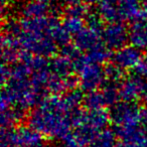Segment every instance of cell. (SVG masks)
Returning a JSON list of instances; mask_svg holds the SVG:
<instances>
[{
    "mask_svg": "<svg viewBox=\"0 0 147 147\" xmlns=\"http://www.w3.org/2000/svg\"><path fill=\"white\" fill-rule=\"evenodd\" d=\"M21 117H22V113L15 110V109H2L1 110V128H2V131L14 128L15 124H17V122L20 120Z\"/></svg>",
    "mask_w": 147,
    "mask_h": 147,
    "instance_id": "obj_17",
    "label": "cell"
},
{
    "mask_svg": "<svg viewBox=\"0 0 147 147\" xmlns=\"http://www.w3.org/2000/svg\"><path fill=\"white\" fill-rule=\"evenodd\" d=\"M1 110L12 108L23 114L34 108L45 95L32 77V71L26 59L5 65L1 67Z\"/></svg>",
    "mask_w": 147,
    "mask_h": 147,
    "instance_id": "obj_3",
    "label": "cell"
},
{
    "mask_svg": "<svg viewBox=\"0 0 147 147\" xmlns=\"http://www.w3.org/2000/svg\"><path fill=\"white\" fill-rule=\"evenodd\" d=\"M103 27L97 18H90L87 25L73 38L74 47L78 51L88 55L105 47L103 41Z\"/></svg>",
    "mask_w": 147,
    "mask_h": 147,
    "instance_id": "obj_9",
    "label": "cell"
},
{
    "mask_svg": "<svg viewBox=\"0 0 147 147\" xmlns=\"http://www.w3.org/2000/svg\"><path fill=\"white\" fill-rule=\"evenodd\" d=\"M134 74L144 80H147V55H142L140 61L134 69Z\"/></svg>",
    "mask_w": 147,
    "mask_h": 147,
    "instance_id": "obj_19",
    "label": "cell"
},
{
    "mask_svg": "<svg viewBox=\"0 0 147 147\" xmlns=\"http://www.w3.org/2000/svg\"><path fill=\"white\" fill-rule=\"evenodd\" d=\"M146 147H147V145H146Z\"/></svg>",
    "mask_w": 147,
    "mask_h": 147,
    "instance_id": "obj_24",
    "label": "cell"
},
{
    "mask_svg": "<svg viewBox=\"0 0 147 147\" xmlns=\"http://www.w3.org/2000/svg\"><path fill=\"white\" fill-rule=\"evenodd\" d=\"M103 41L108 49L115 51L125 47L128 41V28L124 26L122 22L108 23L103 27Z\"/></svg>",
    "mask_w": 147,
    "mask_h": 147,
    "instance_id": "obj_12",
    "label": "cell"
},
{
    "mask_svg": "<svg viewBox=\"0 0 147 147\" xmlns=\"http://www.w3.org/2000/svg\"><path fill=\"white\" fill-rule=\"evenodd\" d=\"M116 147H134V146H132V145H130V144H127V143L121 142V143H119V144H117Z\"/></svg>",
    "mask_w": 147,
    "mask_h": 147,
    "instance_id": "obj_21",
    "label": "cell"
},
{
    "mask_svg": "<svg viewBox=\"0 0 147 147\" xmlns=\"http://www.w3.org/2000/svg\"><path fill=\"white\" fill-rule=\"evenodd\" d=\"M140 0H102L98 5V14L108 23L134 21L141 16Z\"/></svg>",
    "mask_w": 147,
    "mask_h": 147,
    "instance_id": "obj_6",
    "label": "cell"
},
{
    "mask_svg": "<svg viewBox=\"0 0 147 147\" xmlns=\"http://www.w3.org/2000/svg\"><path fill=\"white\" fill-rule=\"evenodd\" d=\"M141 5H142V13L141 16L147 17V0H140Z\"/></svg>",
    "mask_w": 147,
    "mask_h": 147,
    "instance_id": "obj_20",
    "label": "cell"
},
{
    "mask_svg": "<svg viewBox=\"0 0 147 147\" xmlns=\"http://www.w3.org/2000/svg\"><path fill=\"white\" fill-rule=\"evenodd\" d=\"M76 73L81 89L88 93L101 89L107 82V69L102 63H96L86 55L79 57Z\"/></svg>",
    "mask_w": 147,
    "mask_h": 147,
    "instance_id": "obj_7",
    "label": "cell"
},
{
    "mask_svg": "<svg viewBox=\"0 0 147 147\" xmlns=\"http://www.w3.org/2000/svg\"><path fill=\"white\" fill-rule=\"evenodd\" d=\"M1 147H5V146H1Z\"/></svg>",
    "mask_w": 147,
    "mask_h": 147,
    "instance_id": "obj_23",
    "label": "cell"
},
{
    "mask_svg": "<svg viewBox=\"0 0 147 147\" xmlns=\"http://www.w3.org/2000/svg\"><path fill=\"white\" fill-rule=\"evenodd\" d=\"M111 115L106 109L81 110L75 120L74 133L90 146L93 138L99 132L108 128Z\"/></svg>",
    "mask_w": 147,
    "mask_h": 147,
    "instance_id": "obj_5",
    "label": "cell"
},
{
    "mask_svg": "<svg viewBox=\"0 0 147 147\" xmlns=\"http://www.w3.org/2000/svg\"><path fill=\"white\" fill-rule=\"evenodd\" d=\"M81 92L69 90L61 94L49 95L31 110L29 126L43 137L63 141L74 130V124L81 112Z\"/></svg>",
    "mask_w": 147,
    "mask_h": 147,
    "instance_id": "obj_2",
    "label": "cell"
},
{
    "mask_svg": "<svg viewBox=\"0 0 147 147\" xmlns=\"http://www.w3.org/2000/svg\"><path fill=\"white\" fill-rule=\"evenodd\" d=\"M21 17L41 18L53 15V5L49 0H27L20 9Z\"/></svg>",
    "mask_w": 147,
    "mask_h": 147,
    "instance_id": "obj_14",
    "label": "cell"
},
{
    "mask_svg": "<svg viewBox=\"0 0 147 147\" xmlns=\"http://www.w3.org/2000/svg\"><path fill=\"white\" fill-rule=\"evenodd\" d=\"M115 133L122 142L134 147L147 145V112L138 104L121 102L111 113Z\"/></svg>",
    "mask_w": 147,
    "mask_h": 147,
    "instance_id": "obj_4",
    "label": "cell"
},
{
    "mask_svg": "<svg viewBox=\"0 0 147 147\" xmlns=\"http://www.w3.org/2000/svg\"><path fill=\"white\" fill-rule=\"evenodd\" d=\"M116 133L110 129H104L93 138L90 147H116Z\"/></svg>",
    "mask_w": 147,
    "mask_h": 147,
    "instance_id": "obj_16",
    "label": "cell"
},
{
    "mask_svg": "<svg viewBox=\"0 0 147 147\" xmlns=\"http://www.w3.org/2000/svg\"><path fill=\"white\" fill-rule=\"evenodd\" d=\"M146 112H147V110H146Z\"/></svg>",
    "mask_w": 147,
    "mask_h": 147,
    "instance_id": "obj_25",
    "label": "cell"
},
{
    "mask_svg": "<svg viewBox=\"0 0 147 147\" xmlns=\"http://www.w3.org/2000/svg\"><path fill=\"white\" fill-rule=\"evenodd\" d=\"M61 147H90L84 140L80 138L78 135L71 132L61 141Z\"/></svg>",
    "mask_w": 147,
    "mask_h": 147,
    "instance_id": "obj_18",
    "label": "cell"
},
{
    "mask_svg": "<svg viewBox=\"0 0 147 147\" xmlns=\"http://www.w3.org/2000/svg\"><path fill=\"white\" fill-rule=\"evenodd\" d=\"M120 100L126 103L147 102V80L136 75L125 77L119 83Z\"/></svg>",
    "mask_w": 147,
    "mask_h": 147,
    "instance_id": "obj_10",
    "label": "cell"
},
{
    "mask_svg": "<svg viewBox=\"0 0 147 147\" xmlns=\"http://www.w3.org/2000/svg\"><path fill=\"white\" fill-rule=\"evenodd\" d=\"M2 40L16 49L23 57H47L57 51V47L69 45V38L61 21L49 15L41 18H25L7 21ZM23 61V59H22Z\"/></svg>",
    "mask_w": 147,
    "mask_h": 147,
    "instance_id": "obj_1",
    "label": "cell"
},
{
    "mask_svg": "<svg viewBox=\"0 0 147 147\" xmlns=\"http://www.w3.org/2000/svg\"><path fill=\"white\" fill-rule=\"evenodd\" d=\"M87 109H106L110 106L109 101L102 88L90 92L84 99Z\"/></svg>",
    "mask_w": 147,
    "mask_h": 147,
    "instance_id": "obj_15",
    "label": "cell"
},
{
    "mask_svg": "<svg viewBox=\"0 0 147 147\" xmlns=\"http://www.w3.org/2000/svg\"><path fill=\"white\" fill-rule=\"evenodd\" d=\"M1 146L45 147V137L31 126H18L2 131Z\"/></svg>",
    "mask_w": 147,
    "mask_h": 147,
    "instance_id": "obj_8",
    "label": "cell"
},
{
    "mask_svg": "<svg viewBox=\"0 0 147 147\" xmlns=\"http://www.w3.org/2000/svg\"><path fill=\"white\" fill-rule=\"evenodd\" d=\"M142 57L141 51L132 47V45H125L121 49L115 51L112 55V65L125 73L129 69H133L136 67L138 63Z\"/></svg>",
    "mask_w": 147,
    "mask_h": 147,
    "instance_id": "obj_11",
    "label": "cell"
},
{
    "mask_svg": "<svg viewBox=\"0 0 147 147\" xmlns=\"http://www.w3.org/2000/svg\"><path fill=\"white\" fill-rule=\"evenodd\" d=\"M6 1H9V0H2L3 3H6Z\"/></svg>",
    "mask_w": 147,
    "mask_h": 147,
    "instance_id": "obj_22",
    "label": "cell"
},
{
    "mask_svg": "<svg viewBox=\"0 0 147 147\" xmlns=\"http://www.w3.org/2000/svg\"><path fill=\"white\" fill-rule=\"evenodd\" d=\"M128 41L139 51L147 49V17L140 16L128 28Z\"/></svg>",
    "mask_w": 147,
    "mask_h": 147,
    "instance_id": "obj_13",
    "label": "cell"
}]
</instances>
